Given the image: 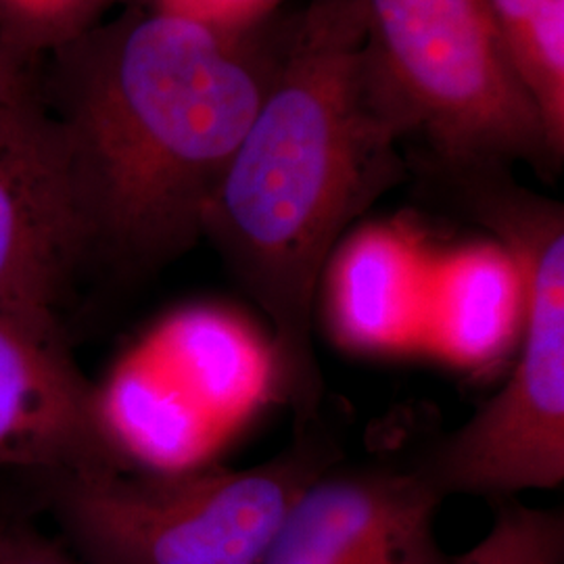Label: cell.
I'll list each match as a JSON object with an SVG mask.
<instances>
[{
	"instance_id": "cell-1",
	"label": "cell",
	"mask_w": 564,
	"mask_h": 564,
	"mask_svg": "<svg viewBox=\"0 0 564 564\" xmlns=\"http://www.w3.org/2000/svg\"><path fill=\"white\" fill-rule=\"evenodd\" d=\"M410 139L366 44L360 0H310L203 214L202 239L262 310L295 429L321 421L314 305L349 226L405 178Z\"/></svg>"
},
{
	"instance_id": "cell-2",
	"label": "cell",
	"mask_w": 564,
	"mask_h": 564,
	"mask_svg": "<svg viewBox=\"0 0 564 564\" xmlns=\"http://www.w3.org/2000/svg\"><path fill=\"white\" fill-rule=\"evenodd\" d=\"M258 30L220 34L132 2L36 61L90 262L142 276L202 241L279 59L282 36L265 44Z\"/></svg>"
},
{
	"instance_id": "cell-3",
	"label": "cell",
	"mask_w": 564,
	"mask_h": 564,
	"mask_svg": "<svg viewBox=\"0 0 564 564\" xmlns=\"http://www.w3.org/2000/svg\"><path fill=\"white\" fill-rule=\"evenodd\" d=\"M512 263L524 295V337L505 387L470 421L429 445L416 475L447 496L494 502L564 479V207L527 188L510 167L424 176Z\"/></svg>"
},
{
	"instance_id": "cell-4",
	"label": "cell",
	"mask_w": 564,
	"mask_h": 564,
	"mask_svg": "<svg viewBox=\"0 0 564 564\" xmlns=\"http://www.w3.org/2000/svg\"><path fill=\"white\" fill-rule=\"evenodd\" d=\"M318 423L249 468L65 473L51 479L48 505L84 564H260L291 506L337 464Z\"/></svg>"
},
{
	"instance_id": "cell-5",
	"label": "cell",
	"mask_w": 564,
	"mask_h": 564,
	"mask_svg": "<svg viewBox=\"0 0 564 564\" xmlns=\"http://www.w3.org/2000/svg\"><path fill=\"white\" fill-rule=\"evenodd\" d=\"M366 44L419 147V174L563 160L506 51L491 0H360Z\"/></svg>"
},
{
	"instance_id": "cell-6",
	"label": "cell",
	"mask_w": 564,
	"mask_h": 564,
	"mask_svg": "<svg viewBox=\"0 0 564 564\" xmlns=\"http://www.w3.org/2000/svg\"><path fill=\"white\" fill-rule=\"evenodd\" d=\"M88 262L65 151L32 86L0 102V310L57 316Z\"/></svg>"
},
{
	"instance_id": "cell-7",
	"label": "cell",
	"mask_w": 564,
	"mask_h": 564,
	"mask_svg": "<svg viewBox=\"0 0 564 564\" xmlns=\"http://www.w3.org/2000/svg\"><path fill=\"white\" fill-rule=\"evenodd\" d=\"M0 466L53 477L130 466L55 314L0 310Z\"/></svg>"
},
{
	"instance_id": "cell-8",
	"label": "cell",
	"mask_w": 564,
	"mask_h": 564,
	"mask_svg": "<svg viewBox=\"0 0 564 564\" xmlns=\"http://www.w3.org/2000/svg\"><path fill=\"white\" fill-rule=\"evenodd\" d=\"M442 502L412 466L333 464L291 506L260 564H445Z\"/></svg>"
},
{
	"instance_id": "cell-9",
	"label": "cell",
	"mask_w": 564,
	"mask_h": 564,
	"mask_svg": "<svg viewBox=\"0 0 564 564\" xmlns=\"http://www.w3.org/2000/svg\"><path fill=\"white\" fill-rule=\"evenodd\" d=\"M506 51L564 160V0H491Z\"/></svg>"
},
{
	"instance_id": "cell-10",
	"label": "cell",
	"mask_w": 564,
	"mask_h": 564,
	"mask_svg": "<svg viewBox=\"0 0 564 564\" xmlns=\"http://www.w3.org/2000/svg\"><path fill=\"white\" fill-rule=\"evenodd\" d=\"M126 0H0V42L32 69L80 39Z\"/></svg>"
},
{
	"instance_id": "cell-11",
	"label": "cell",
	"mask_w": 564,
	"mask_h": 564,
	"mask_svg": "<svg viewBox=\"0 0 564 564\" xmlns=\"http://www.w3.org/2000/svg\"><path fill=\"white\" fill-rule=\"evenodd\" d=\"M445 564H564L563 510L498 500L481 542Z\"/></svg>"
},
{
	"instance_id": "cell-12",
	"label": "cell",
	"mask_w": 564,
	"mask_h": 564,
	"mask_svg": "<svg viewBox=\"0 0 564 564\" xmlns=\"http://www.w3.org/2000/svg\"><path fill=\"white\" fill-rule=\"evenodd\" d=\"M279 2L281 0H151L149 4L220 34H247L258 30Z\"/></svg>"
},
{
	"instance_id": "cell-13",
	"label": "cell",
	"mask_w": 564,
	"mask_h": 564,
	"mask_svg": "<svg viewBox=\"0 0 564 564\" xmlns=\"http://www.w3.org/2000/svg\"><path fill=\"white\" fill-rule=\"evenodd\" d=\"M0 564H84L32 524L0 521Z\"/></svg>"
},
{
	"instance_id": "cell-14",
	"label": "cell",
	"mask_w": 564,
	"mask_h": 564,
	"mask_svg": "<svg viewBox=\"0 0 564 564\" xmlns=\"http://www.w3.org/2000/svg\"><path fill=\"white\" fill-rule=\"evenodd\" d=\"M32 90V69L0 42V102L18 99Z\"/></svg>"
}]
</instances>
